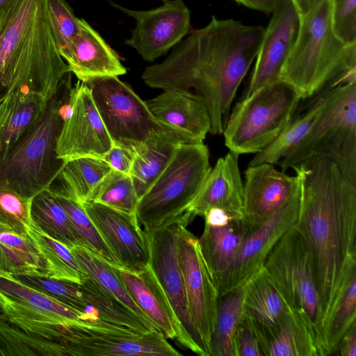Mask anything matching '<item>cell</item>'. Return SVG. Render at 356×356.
<instances>
[{
    "label": "cell",
    "instance_id": "31",
    "mask_svg": "<svg viewBox=\"0 0 356 356\" xmlns=\"http://www.w3.org/2000/svg\"><path fill=\"white\" fill-rule=\"evenodd\" d=\"M243 316L263 325H272L289 309L263 269L243 288Z\"/></svg>",
    "mask_w": 356,
    "mask_h": 356
},
{
    "label": "cell",
    "instance_id": "5",
    "mask_svg": "<svg viewBox=\"0 0 356 356\" xmlns=\"http://www.w3.org/2000/svg\"><path fill=\"white\" fill-rule=\"evenodd\" d=\"M71 89L70 83L61 99L58 90L35 124L0 161V188L34 197L52 184L64 163L56 147Z\"/></svg>",
    "mask_w": 356,
    "mask_h": 356
},
{
    "label": "cell",
    "instance_id": "3",
    "mask_svg": "<svg viewBox=\"0 0 356 356\" xmlns=\"http://www.w3.org/2000/svg\"><path fill=\"white\" fill-rule=\"evenodd\" d=\"M67 64L53 32L48 0H7L0 11V86L47 104L58 93Z\"/></svg>",
    "mask_w": 356,
    "mask_h": 356
},
{
    "label": "cell",
    "instance_id": "51",
    "mask_svg": "<svg viewBox=\"0 0 356 356\" xmlns=\"http://www.w3.org/2000/svg\"><path fill=\"white\" fill-rule=\"evenodd\" d=\"M0 355H8L6 351L3 348V346L0 344Z\"/></svg>",
    "mask_w": 356,
    "mask_h": 356
},
{
    "label": "cell",
    "instance_id": "20",
    "mask_svg": "<svg viewBox=\"0 0 356 356\" xmlns=\"http://www.w3.org/2000/svg\"><path fill=\"white\" fill-rule=\"evenodd\" d=\"M115 270L139 308L167 339H176L193 351L180 323L149 265L136 273L115 266Z\"/></svg>",
    "mask_w": 356,
    "mask_h": 356
},
{
    "label": "cell",
    "instance_id": "53",
    "mask_svg": "<svg viewBox=\"0 0 356 356\" xmlns=\"http://www.w3.org/2000/svg\"><path fill=\"white\" fill-rule=\"evenodd\" d=\"M7 0H0V11L3 6V4L6 2Z\"/></svg>",
    "mask_w": 356,
    "mask_h": 356
},
{
    "label": "cell",
    "instance_id": "17",
    "mask_svg": "<svg viewBox=\"0 0 356 356\" xmlns=\"http://www.w3.org/2000/svg\"><path fill=\"white\" fill-rule=\"evenodd\" d=\"M81 204L121 268L138 273L149 266L145 232L136 214L92 201Z\"/></svg>",
    "mask_w": 356,
    "mask_h": 356
},
{
    "label": "cell",
    "instance_id": "42",
    "mask_svg": "<svg viewBox=\"0 0 356 356\" xmlns=\"http://www.w3.org/2000/svg\"><path fill=\"white\" fill-rule=\"evenodd\" d=\"M48 9L53 32L60 53L79 33L81 19L75 16L65 0H48Z\"/></svg>",
    "mask_w": 356,
    "mask_h": 356
},
{
    "label": "cell",
    "instance_id": "7",
    "mask_svg": "<svg viewBox=\"0 0 356 356\" xmlns=\"http://www.w3.org/2000/svg\"><path fill=\"white\" fill-rule=\"evenodd\" d=\"M211 169L207 145H181L168 165L139 199L136 216L143 229L175 224L187 226L193 219L189 208Z\"/></svg>",
    "mask_w": 356,
    "mask_h": 356
},
{
    "label": "cell",
    "instance_id": "12",
    "mask_svg": "<svg viewBox=\"0 0 356 356\" xmlns=\"http://www.w3.org/2000/svg\"><path fill=\"white\" fill-rule=\"evenodd\" d=\"M144 231L148 247L149 265L163 288L184 336L191 344L193 353L207 356L190 312L179 257L177 224Z\"/></svg>",
    "mask_w": 356,
    "mask_h": 356
},
{
    "label": "cell",
    "instance_id": "37",
    "mask_svg": "<svg viewBox=\"0 0 356 356\" xmlns=\"http://www.w3.org/2000/svg\"><path fill=\"white\" fill-rule=\"evenodd\" d=\"M48 189L66 212L80 245L88 249L111 265L120 267L118 261L102 238L83 205L55 192L50 188Z\"/></svg>",
    "mask_w": 356,
    "mask_h": 356
},
{
    "label": "cell",
    "instance_id": "44",
    "mask_svg": "<svg viewBox=\"0 0 356 356\" xmlns=\"http://www.w3.org/2000/svg\"><path fill=\"white\" fill-rule=\"evenodd\" d=\"M333 31L342 42L356 44V0H330Z\"/></svg>",
    "mask_w": 356,
    "mask_h": 356
},
{
    "label": "cell",
    "instance_id": "15",
    "mask_svg": "<svg viewBox=\"0 0 356 356\" xmlns=\"http://www.w3.org/2000/svg\"><path fill=\"white\" fill-rule=\"evenodd\" d=\"M187 226L177 224L179 261L193 323L202 339L207 355L214 329L219 293L202 254L198 238Z\"/></svg>",
    "mask_w": 356,
    "mask_h": 356
},
{
    "label": "cell",
    "instance_id": "48",
    "mask_svg": "<svg viewBox=\"0 0 356 356\" xmlns=\"http://www.w3.org/2000/svg\"><path fill=\"white\" fill-rule=\"evenodd\" d=\"M338 351L342 356H356V322L352 324L342 339Z\"/></svg>",
    "mask_w": 356,
    "mask_h": 356
},
{
    "label": "cell",
    "instance_id": "10",
    "mask_svg": "<svg viewBox=\"0 0 356 356\" xmlns=\"http://www.w3.org/2000/svg\"><path fill=\"white\" fill-rule=\"evenodd\" d=\"M113 145L136 151L153 134L168 125L156 120L147 103L118 76L87 81Z\"/></svg>",
    "mask_w": 356,
    "mask_h": 356
},
{
    "label": "cell",
    "instance_id": "46",
    "mask_svg": "<svg viewBox=\"0 0 356 356\" xmlns=\"http://www.w3.org/2000/svg\"><path fill=\"white\" fill-rule=\"evenodd\" d=\"M134 159V152L116 145L113 147L102 158L111 170L129 175Z\"/></svg>",
    "mask_w": 356,
    "mask_h": 356
},
{
    "label": "cell",
    "instance_id": "6",
    "mask_svg": "<svg viewBox=\"0 0 356 356\" xmlns=\"http://www.w3.org/2000/svg\"><path fill=\"white\" fill-rule=\"evenodd\" d=\"M321 97L309 131L278 164L285 172L308 159H328L356 187V82L327 89Z\"/></svg>",
    "mask_w": 356,
    "mask_h": 356
},
{
    "label": "cell",
    "instance_id": "41",
    "mask_svg": "<svg viewBox=\"0 0 356 356\" xmlns=\"http://www.w3.org/2000/svg\"><path fill=\"white\" fill-rule=\"evenodd\" d=\"M22 282L83 312L85 304L79 284L38 275H14Z\"/></svg>",
    "mask_w": 356,
    "mask_h": 356
},
{
    "label": "cell",
    "instance_id": "21",
    "mask_svg": "<svg viewBox=\"0 0 356 356\" xmlns=\"http://www.w3.org/2000/svg\"><path fill=\"white\" fill-rule=\"evenodd\" d=\"M239 155L230 151L216 161L210 170L199 193L189 208V213L204 217L212 207H220L236 219L244 218L243 183Z\"/></svg>",
    "mask_w": 356,
    "mask_h": 356
},
{
    "label": "cell",
    "instance_id": "29",
    "mask_svg": "<svg viewBox=\"0 0 356 356\" xmlns=\"http://www.w3.org/2000/svg\"><path fill=\"white\" fill-rule=\"evenodd\" d=\"M25 230L44 262L46 277L80 284L87 276L66 245L48 235L33 221L25 226Z\"/></svg>",
    "mask_w": 356,
    "mask_h": 356
},
{
    "label": "cell",
    "instance_id": "8",
    "mask_svg": "<svg viewBox=\"0 0 356 356\" xmlns=\"http://www.w3.org/2000/svg\"><path fill=\"white\" fill-rule=\"evenodd\" d=\"M264 270L289 309L304 320L321 356H325L315 264L309 247L296 225L274 245Z\"/></svg>",
    "mask_w": 356,
    "mask_h": 356
},
{
    "label": "cell",
    "instance_id": "24",
    "mask_svg": "<svg viewBox=\"0 0 356 356\" xmlns=\"http://www.w3.org/2000/svg\"><path fill=\"white\" fill-rule=\"evenodd\" d=\"M145 102L157 121L189 134L198 143H204L211 131L208 108L192 92L163 90Z\"/></svg>",
    "mask_w": 356,
    "mask_h": 356
},
{
    "label": "cell",
    "instance_id": "47",
    "mask_svg": "<svg viewBox=\"0 0 356 356\" xmlns=\"http://www.w3.org/2000/svg\"><path fill=\"white\" fill-rule=\"evenodd\" d=\"M205 225L212 227H221L227 225L234 218L225 209L220 207L209 209L204 217Z\"/></svg>",
    "mask_w": 356,
    "mask_h": 356
},
{
    "label": "cell",
    "instance_id": "34",
    "mask_svg": "<svg viewBox=\"0 0 356 356\" xmlns=\"http://www.w3.org/2000/svg\"><path fill=\"white\" fill-rule=\"evenodd\" d=\"M243 289L219 297L209 356H236L235 333L243 318Z\"/></svg>",
    "mask_w": 356,
    "mask_h": 356
},
{
    "label": "cell",
    "instance_id": "22",
    "mask_svg": "<svg viewBox=\"0 0 356 356\" xmlns=\"http://www.w3.org/2000/svg\"><path fill=\"white\" fill-rule=\"evenodd\" d=\"M79 33L60 54L70 72L86 83L101 76H118L127 73L115 51L83 19Z\"/></svg>",
    "mask_w": 356,
    "mask_h": 356
},
{
    "label": "cell",
    "instance_id": "13",
    "mask_svg": "<svg viewBox=\"0 0 356 356\" xmlns=\"http://www.w3.org/2000/svg\"><path fill=\"white\" fill-rule=\"evenodd\" d=\"M113 145L90 89L79 81L71 89L56 143L57 157L64 163L80 157L102 159Z\"/></svg>",
    "mask_w": 356,
    "mask_h": 356
},
{
    "label": "cell",
    "instance_id": "19",
    "mask_svg": "<svg viewBox=\"0 0 356 356\" xmlns=\"http://www.w3.org/2000/svg\"><path fill=\"white\" fill-rule=\"evenodd\" d=\"M299 191L296 175H289L269 163L248 165L243 183L244 219L256 226L284 207Z\"/></svg>",
    "mask_w": 356,
    "mask_h": 356
},
{
    "label": "cell",
    "instance_id": "50",
    "mask_svg": "<svg viewBox=\"0 0 356 356\" xmlns=\"http://www.w3.org/2000/svg\"><path fill=\"white\" fill-rule=\"evenodd\" d=\"M300 15H303L316 8L323 0H291Z\"/></svg>",
    "mask_w": 356,
    "mask_h": 356
},
{
    "label": "cell",
    "instance_id": "23",
    "mask_svg": "<svg viewBox=\"0 0 356 356\" xmlns=\"http://www.w3.org/2000/svg\"><path fill=\"white\" fill-rule=\"evenodd\" d=\"M198 143L189 134L168 126L150 136L135 152L130 171L140 199L168 165L179 147Z\"/></svg>",
    "mask_w": 356,
    "mask_h": 356
},
{
    "label": "cell",
    "instance_id": "30",
    "mask_svg": "<svg viewBox=\"0 0 356 356\" xmlns=\"http://www.w3.org/2000/svg\"><path fill=\"white\" fill-rule=\"evenodd\" d=\"M44 262L24 232L0 224V269L12 275L46 277Z\"/></svg>",
    "mask_w": 356,
    "mask_h": 356
},
{
    "label": "cell",
    "instance_id": "25",
    "mask_svg": "<svg viewBox=\"0 0 356 356\" xmlns=\"http://www.w3.org/2000/svg\"><path fill=\"white\" fill-rule=\"evenodd\" d=\"M250 321L264 356H321L305 322L291 310L272 325Z\"/></svg>",
    "mask_w": 356,
    "mask_h": 356
},
{
    "label": "cell",
    "instance_id": "26",
    "mask_svg": "<svg viewBox=\"0 0 356 356\" xmlns=\"http://www.w3.org/2000/svg\"><path fill=\"white\" fill-rule=\"evenodd\" d=\"M252 227L244 218L233 219L221 227L204 225L198 242L216 287L232 267Z\"/></svg>",
    "mask_w": 356,
    "mask_h": 356
},
{
    "label": "cell",
    "instance_id": "2",
    "mask_svg": "<svg viewBox=\"0 0 356 356\" xmlns=\"http://www.w3.org/2000/svg\"><path fill=\"white\" fill-rule=\"evenodd\" d=\"M292 168L300 188L296 227L315 264L325 346L334 314L356 281V187L328 159H308Z\"/></svg>",
    "mask_w": 356,
    "mask_h": 356
},
{
    "label": "cell",
    "instance_id": "4",
    "mask_svg": "<svg viewBox=\"0 0 356 356\" xmlns=\"http://www.w3.org/2000/svg\"><path fill=\"white\" fill-rule=\"evenodd\" d=\"M300 16L298 35L280 79L290 84L301 99L356 82V44H346L335 35L330 0Z\"/></svg>",
    "mask_w": 356,
    "mask_h": 356
},
{
    "label": "cell",
    "instance_id": "28",
    "mask_svg": "<svg viewBox=\"0 0 356 356\" xmlns=\"http://www.w3.org/2000/svg\"><path fill=\"white\" fill-rule=\"evenodd\" d=\"M111 168L102 159L80 157L63 163L56 179L58 187L51 190L79 203L90 200L97 187Z\"/></svg>",
    "mask_w": 356,
    "mask_h": 356
},
{
    "label": "cell",
    "instance_id": "35",
    "mask_svg": "<svg viewBox=\"0 0 356 356\" xmlns=\"http://www.w3.org/2000/svg\"><path fill=\"white\" fill-rule=\"evenodd\" d=\"M31 216L34 223L52 238L70 248L80 245L66 212L48 188L33 197Z\"/></svg>",
    "mask_w": 356,
    "mask_h": 356
},
{
    "label": "cell",
    "instance_id": "14",
    "mask_svg": "<svg viewBox=\"0 0 356 356\" xmlns=\"http://www.w3.org/2000/svg\"><path fill=\"white\" fill-rule=\"evenodd\" d=\"M300 188L284 207L253 227L246 236L230 269L217 285L219 297L240 290L258 275L276 243L296 225L300 211Z\"/></svg>",
    "mask_w": 356,
    "mask_h": 356
},
{
    "label": "cell",
    "instance_id": "38",
    "mask_svg": "<svg viewBox=\"0 0 356 356\" xmlns=\"http://www.w3.org/2000/svg\"><path fill=\"white\" fill-rule=\"evenodd\" d=\"M0 344L8 355L66 356L61 346L24 332L6 316L0 318Z\"/></svg>",
    "mask_w": 356,
    "mask_h": 356
},
{
    "label": "cell",
    "instance_id": "33",
    "mask_svg": "<svg viewBox=\"0 0 356 356\" xmlns=\"http://www.w3.org/2000/svg\"><path fill=\"white\" fill-rule=\"evenodd\" d=\"M70 250L86 275L97 281L151 330L160 332L134 302L115 272L114 266L83 246L76 245Z\"/></svg>",
    "mask_w": 356,
    "mask_h": 356
},
{
    "label": "cell",
    "instance_id": "32",
    "mask_svg": "<svg viewBox=\"0 0 356 356\" xmlns=\"http://www.w3.org/2000/svg\"><path fill=\"white\" fill-rule=\"evenodd\" d=\"M0 291L58 319L65 325L90 326L83 312L22 282L14 275L0 277Z\"/></svg>",
    "mask_w": 356,
    "mask_h": 356
},
{
    "label": "cell",
    "instance_id": "49",
    "mask_svg": "<svg viewBox=\"0 0 356 356\" xmlns=\"http://www.w3.org/2000/svg\"><path fill=\"white\" fill-rule=\"evenodd\" d=\"M250 9L271 14L280 0H234Z\"/></svg>",
    "mask_w": 356,
    "mask_h": 356
},
{
    "label": "cell",
    "instance_id": "54",
    "mask_svg": "<svg viewBox=\"0 0 356 356\" xmlns=\"http://www.w3.org/2000/svg\"><path fill=\"white\" fill-rule=\"evenodd\" d=\"M4 316H5V314L3 313V311L2 308L0 306V318L4 317Z\"/></svg>",
    "mask_w": 356,
    "mask_h": 356
},
{
    "label": "cell",
    "instance_id": "11",
    "mask_svg": "<svg viewBox=\"0 0 356 356\" xmlns=\"http://www.w3.org/2000/svg\"><path fill=\"white\" fill-rule=\"evenodd\" d=\"M71 356H180L159 331L139 334L129 330H111L66 325L60 343Z\"/></svg>",
    "mask_w": 356,
    "mask_h": 356
},
{
    "label": "cell",
    "instance_id": "45",
    "mask_svg": "<svg viewBox=\"0 0 356 356\" xmlns=\"http://www.w3.org/2000/svg\"><path fill=\"white\" fill-rule=\"evenodd\" d=\"M234 343L236 356H264L252 325L244 316L236 331Z\"/></svg>",
    "mask_w": 356,
    "mask_h": 356
},
{
    "label": "cell",
    "instance_id": "52",
    "mask_svg": "<svg viewBox=\"0 0 356 356\" xmlns=\"http://www.w3.org/2000/svg\"><path fill=\"white\" fill-rule=\"evenodd\" d=\"M8 275H9L6 273L5 272H3V270H1L0 269V277H6Z\"/></svg>",
    "mask_w": 356,
    "mask_h": 356
},
{
    "label": "cell",
    "instance_id": "1",
    "mask_svg": "<svg viewBox=\"0 0 356 356\" xmlns=\"http://www.w3.org/2000/svg\"><path fill=\"white\" fill-rule=\"evenodd\" d=\"M265 28L212 16L205 26L189 31L161 63L142 74L152 88L191 92L206 104L210 133L222 134L237 90L258 54Z\"/></svg>",
    "mask_w": 356,
    "mask_h": 356
},
{
    "label": "cell",
    "instance_id": "55",
    "mask_svg": "<svg viewBox=\"0 0 356 356\" xmlns=\"http://www.w3.org/2000/svg\"><path fill=\"white\" fill-rule=\"evenodd\" d=\"M161 1H168V0H161Z\"/></svg>",
    "mask_w": 356,
    "mask_h": 356
},
{
    "label": "cell",
    "instance_id": "40",
    "mask_svg": "<svg viewBox=\"0 0 356 356\" xmlns=\"http://www.w3.org/2000/svg\"><path fill=\"white\" fill-rule=\"evenodd\" d=\"M356 318V281L353 282L343 296L331 320L325 340V354L338 351L342 339Z\"/></svg>",
    "mask_w": 356,
    "mask_h": 356
},
{
    "label": "cell",
    "instance_id": "27",
    "mask_svg": "<svg viewBox=\"0 0 356 356\" xmlns=\"http://www.w3.org/2000/svg\"><path fill=\"white\" fill-rule=\"evenodd\" d=\"M47 104L21 90L3 93L0 99V161L35 124Z\"/></svg>",
    "mask_w": 356,
    "mask_h": 356
},
{
    "label": "cell",
    "instance_id": "43",
    "mask_svg": "<svg viewBox=\"0 0 356 356\" xmlns=\"http://www.w3.org/2000/svg\"><path fill=\"white\" fill-rule=\"evenodd\" d=\"M33 199L0 188V224L26 232L25 226L33 221Z\"/></svg>",
    "mask_w": 356,
    "mask_h": 356
},
{
    "label": "cell",
    "instance_id": "39",
    "mask_svg": "<svg viewBox=\"0 0 356 356\" xmlns=\"http://www.w3.org/2000/svg\"><path fill=\"white\" fill-rule=\"evenodd\" d=\"M90 201L126 213L136 214L139 198L130 175L111 170Z\"/></svg>",
    "mask_w": 356,
    "mask_h": 356
},
{
    "label": "cell",
    "instance_id": "16",
    "mask_svg": "<svg viewBox=\"0 0 356 356\" xmlns=\"http://www.w3.org/2000/svg\"><path fill=\"white\" fill-rule=\"evenodd\" d=\"M113 5L135 20L131 35L124 44L134 48L145 61L153 62L165 54L190 31L191 11L183 0H168L147 10Z\"/></svg>",
    "mask_w": 356,
    "mask_h": 356
},
{
    "label": "cell",
    "instance_id": "9",
    "mask_svg": "<svg viewBox=\"0 0 356 356\" xmlns=\"http://www.w3.org/2000/svg\"><path fill=\"white\" fill-rule=\"evenodd\" d=\"M300 100L297 91L281 79L243 97L224 127L225 146L238 155L260 152L292 120Z\"/></svg>",
    "mask_w": 356,
    "mask_h": 356
},
{
    "label": "cell",
    "instance_id": "36",
    "mask_svg": "<svg viewBox=\"0 0 356 356\" xmlns=\"http://www.w3.org/2000/svg\"><path fill=\"white\" fill-rule=\"evenodd\" d=\"M321 101L322 97L320 95L305 113L293 117L269 145L256 154L249 162V165L261 163L278 164L306 136L320 108Z\"/></svg>",
    "mask_w": 356,
    "mask_h": 356
},
{
    "label": "cell",
    "instance_id": "18",
    "mask_svg": "<svg viewBox=\"0 0 356 356\" xmlns=\"http://www.w3.org/2000/svg\"><path fill=\"white\" fill-rule=\"evenodd\" d=\"M271 14L244 97L280 79L298 35L300 16L291 0H280Z\"/></svg>",
    "mask_w": 356,
    "mask_h": 356
}]
</instances>
